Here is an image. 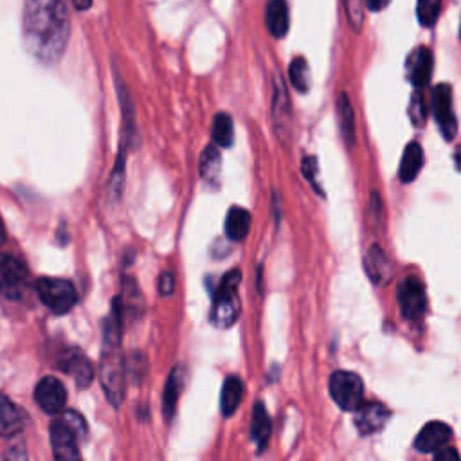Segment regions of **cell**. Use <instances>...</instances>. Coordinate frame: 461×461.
I'll list each match as a JSON object with an SVG mask.
<instances>
[{"label":"cell","mask_w":461,"mask_h":461,"mask_svg":"<svg viewBox=\"0 0 461 461\" xmlns=\"http://www.w3.org/2000/svg\"><path fill=\"white\" fill-rule=\"evenodd\" d=\"M22 38L34 59L43 65L58 63L70 38L68 5L59 0H27L22 14Z\"/></svg>","instance_id":"obj_1"},{"label":"cell","mask_w":461,"mask_h":461,"mask_svg":"<svg viewBox=\"0 0 461 461\" xmlns=\"http://www.w3.org/2000/svg\"><path fill=\"white\" fill-rule=\"evenodd\" d=\"M122 321L124 303L121 297H113L108 317L103 321V342L99 357V382L108 403L119 409L124 400L126 384V362L122 357Z\"/></svg>","instance_id":"obj_2"},{"label":"cell","mask_w":461,"mask_h":461,"mask_svg":"<svg viewBox=\"0 0 461 461\" xmlns=\"http://www.w3.org/2000/svg\"><path fill=\"white\" fill-rule=\"evenodd\" d=\"M241 281V272L238 268L229 270L218 288L212 292V306L209 312V321L214 328L225 330L230 328L240 315V295L238 285Z\"/></svg>","instance_id":"obj_3"},{"label":"cell","mask_w":461,"mask_h":461,"mask_svg":"<svg viewBox=\"0 0 461 461\" xmlns=\"http://www.w3.org/2000/svg\"><path fill=\"white\" fill-rule=\"evenodd\" d=\"M38 299L56 315L68 313L77 304V292L72 281L61 277H40L34 283Z\"/></svg>","instance_id":"obj_4"},{"label":"cell","mask_w":461,"mask_h":461,"mask_svg":"<svg viewBox=\"0 0 461 461\" xmlns=\"http://www.w3.org/2000/svg\"><path fill=\"white\" fill-rule=\"evenodd\" d=\"M330 396L342 411H357L362 405L364 382L353 371H335L328 382Z\"/></svg>","instance_id":"obj_5"},{"label":"cell","mask_w":461,"mask_h":461,"mask_svg":"<svg viewBox=\"0 0 461 461\" xmlns=\"http://www.w3.org/2000/svg\"><path fill=\"white\" fill-rule=\"evenodd\" d=\"M54 366L65 375L72 376L74 384L79 389H86L94 380V367L88 357L76 346H65L56 355Z\"/></svg>","instance_id":"obj_6"},{"label":"cell","mask_w":461,"mask_h":461,"mask_svg":"<svg viewBox=\"0 0 461 461\" xmlns=\"http://www.w3.org/2000/svg\"><path fill=\"white\" fill-rule=\"evenodd\" d=\"M29 270L23 259L9 254H0V295L18 301L23 295Z\"/></svg>","instance_id":"obj_7"},{"label":"cell","mask_w":461,"mask_h":461,"mask_svg":"<svg viewBox=\"0 0 461 461\" xmlns=\"http://www.w3.org/2000/svg\"><path fill=\"white\" fill-rule=\"evenodd\" d=\"M396 301L403 319L418 321L427 310V294L423 283L414 276L405 277L396 288Z\"/></svg>","instance_id":"obj_8"},{"label":"cell","mask_w":461,"mask_h":461,"mask_svg":"<svg viewBox=\"0 0 461 461\" xmlns=\"http://www.w3.org/2000/svg\"><path fill=\"white\" fill-rule=\"evenodd\" d=\"M49 438L54 461H83L77 447V436L59 416L49 425Z\"/></svg>","instance_id":"obj_9"},{"label":"cell","mask_w":461,"mask_h":461,"mask_svg":"<svg viewBox=\"0 0 461 461\" xmlns=\"http://www.w3.org/2000/svg\"><path fill=\"white\" fill-rule=\"evenodd\" d=\"M272 121L277 137L283 142L290 140L292 133V104L286 92L285 79L276 74L274 76V92H272Z\"/></svg>","instance_id":"obj_10"},{"label":"cell","mask_w":461,"mask_h":461,"mask_svg":"<svg viewBox=\"0 0 461 461\" xmlns=\"http://www.w3.org/2000/svg\"><path fill=\"white\" fill-rule=\"evenodd\" d=\"M432 113L447 140H452L457 130L454 106H452V88L447 83H439L432 90Z\"/></svg>","instance_id":"obj_11"},{"label":"cell","mask_w":461,"mask_h":461,"mask_svg":"<svg viewBox=\"0 0 461 461\" xmlns=\"http://www.w3.org/2000/svg\"><path fill=\"white\" fill-rule=\"evenodd\" d=\"M34 402L45 414H59L67 403V389L63 382L52 375L40 378L34 387Z\"/></svg>","instance_id":"obj_12"},{"label":"cell","mask_w":461,"mask_h":461,"mask_svg":"<svg viewBox=\"0 0 461 461\" xmlns=\"http://www.w3.org/2000/svg\"><path fill=\"white\" fill-rule=\"evenodd\" d=\"M452 438V429L443 421H429L416 436L414 447L425 454H436L447 448Z\"/></svg>","instance_id":"obj_13"},{"label":"cell","mask_w":461,"mask_h":461,"mask_svg":"<svg viewBox=\"0 0 461 461\" xmlns=\"http://www.w3.org/2000/svg\"><path fill=\"white\" fill-rule=\"evenodd\" d=\"M389 418V411L380 402H366L355 411V425L362 436L378 432Z\"/></svg>","instance_id":"obj_14"},{"label":"cell","mask_w":461,"mask_h":461,"mask_svg":"<svg viewBox=\"0 0 461 461\" xmlns=\"http://www.w3.org/2000/svg\"><path fill=\"white\" fill-rule=\"evenodd\" d=\"M185 366L178 364L175 366L167 378H166V384H164V393H162V414H164V420L166 421H171L173 416H175V411H176V402H178V396L184 389V384H185Z\"/></svg>","instance_id":"obj_15"},{"label":"cell","mask_w":461,"mask_h":461,"mask_svg":"<svg viewBox=\"0 0 461 461\" xmlns=\"http://www.w3.org/2000/svg\"><path fill=\"white\" fill-rule=\"evenodd\" d=\"M25 412L7 394L0 393V438H13L25 427Z\"/></svg>","instance_id":"obj_16"},{"label":"cell","mask_w":461,"mask_h":461,"mask_svg":"<svg viewBox=\"0 0 461 461\" xmlns=\"http://www.w3.org/2000/svg\"><path fill=\"white\" fill-rule=\"evenodd\" d=\"M243 393H245V385L238 375H229L223 380L221 394H220V412L223 418H230L238 411L243 400Z\"/></svg>","instance_id":"obj_17"},{"label":"cell","mask_w":461,"mask_h":461,"mask_svg":"<svg viewBox=\"0 0 461 461\" xmlns=\"http://www.w3.org/2000/svg\"><path fill=\"white\" fill-rule=\"evenodd\" d=\"M366 272H367L369 279L380 286H384L393 276L391 261H389L387 254L378 245H373L366 256Z\"/></svg>","instance_id":"obj_18"},{"label":"cell","mask_w":461,"mask_h":461,"mask_svg":"<svg viewBox=\"0 0 461 461\" xmlns=\"http://www.w3.org/2000/svg\"><path fill=\"white\" fill-rule=\"evenodd\" d=\"M200 176L207 185L218 187L221 178V155L216 144H207L200 155Z\"/></svg>","instance_id":"obj_19"},{"label":"cell","mask_w":461,"mask_h":461,"mask_svg":"<svg viewBox=\"0 0 461 461\" xmlns=\"http://www.w3.org/2000/svg\"><path fill=\"white\" fill-rule=\"evenodd\" d=\"M265 25L274 38H283L290 25L288 5L283 0H270L265 7Z\"/></svg>","instance_id":"obj_20"},{"label":"cell","mask_w":461,"mask_h":461,"mask_svg":"<svg viewBox=\"0 0 461 461\" xmlns=\"http://www.w3.org/2000/svg\"><path fill=\"white\" fill-rule=\"evenodd\" d=\"M272 430L270 416L263 405V402H256L252 409V420H250V438L256 443L258 452H263Z\"/></svg>","instance_id":"obj_21"},{"label":"cell","mask_w":461,"mask_h":461,"mask_svg":"<svg viewBox=\"0 0 461 461\" xmlns=\"http://www.w3.org/2000/svg\"><path fill=\"white\" fill-rule=\"evenodd\" d=\"M250 221H252V216L245 207H240V205L230 207L225 218V236L232 241L245 240L250 230Z\"/></svg>","instance_id":"obj_22"},{"label":"cell","mask_w":461,"mask_h":461,"mask_svg":"<svg viewBox=\"0 0 461 461\" xmlns=\"http://www.w3.org/2000/svg\"><path fill=\"white\" fill-rule=\"evenodd\" d=\"M423 166V149L418 142H409L407 148L403 149L400 167H398V176L402 182H412L420 169Z\"/></svg>","instance_id":"obj_23"},{"label":"cell","mask_w":461,"mask_h":461,"mask_svg":"<svg viewBox=\"0 0 461 461\" xmlns=\"http://www.w3.org/2000/svg\"><path fill=\"white\" fill-rule=\"evenodd\" d=\"M432 56L427 47H420L409 59V76L414 86H425L430 79Z\"/></svg>","instance_id":"obj_24"},{"label":"cell","mask_w":461,"mask_h":461,"mask_svg":"<svg viewBox=\"0 0 461 461\" xmlns=\"http://www.w3.org/2000/svg\"><path fill=\"white\" fill-rule=\"evenodd\" d=\"M212 144L218 148H230L234 142V122L232 117L225 112H220L212 119V130H211Z\"/></svg>","instance_id":"obj_25"},{"label":"cell","mask_w":461,"mask_h":461,"mask_svg":"<svg viewBox=\"0 0 461 461\" xmlns=\"http://www.w3.org/2000/svg\"><path fill=\"white\" fill-rule=\"evenodd\" d=\"M337 113H339L340 133H342L346 144H353L355 142V117H353V108H351V103H349V97L346 92L339 94Z\"/></svg>","instance_id":"obj_26"},{"label":"cell","mask_w":461,"mask_h":461,"mask_svg":"<svg viewBox=\"0 0 461 461\" xmlns=\"http://www.w3.org/2000/svg\"><path fill=\"white\" fill-rule=\"evenodd\" d=\"M288 77L297 92H308L310 88V67L304 58L297 56L288 67Z\"/></svg>","instance_id":"obj_27"},{"label":"cell","mask_w":461,"mask_h":461,"mask_svg":"<svg viewBox=\"0 0 461 461\" xmlns=\"http://www.w3.org/2000/svg\"><path fill=\"white\" fill-rule=\"evenodd\" d=\"M439 11H441V2H436V0H421L416 5L418 20L425 27L436 23V20L439 16Z\"/></svg>","instance_id":"obj_28"},{"label":"cell","mask_w":461,"mask_h":461,"mask_svg":"<svg viewBox=\"0 0 461 461\" xmlns=\"http://www.w3.org/2000/svg\"><path fill=\"white\" fill-rule=\"evenodd\" d=\"M61 418H63V420L67 421V425L74 430V434L77 436V439H83V438L86 436L88 427H86L85 418H83L79 412H76V411H65V412L61 414Z\"/></svg>","instance_id":"obj_29"},{"label":"cell","mask_w":461,"mask_h":461,"mask_svg":"<svg viewBox=\"0 0 461 461\" xmlns=\"http://www.w3.org/2000/svg\"><path fill=\"white\" fill-rule=\"evenodd\" d=\"M2 461H29V454H27V447H25V441L18 439L14 443H11L4 456H2Z\"/></svg>","instance_id":"obj_30"},{"label":"cell","mask_w":461,"mask_h":461,"mask_svg":"<svg viewBox=\"0 0 461 461\" xmlns=\"http://www.w3.org/2000/svg\"><path fill=\"white\" fill-rule=\"evenodd\" d=\"M411 119L414 124H423L425 121V110H423V99L420 94L412 95V103H411Z\"/></svg>","instance_id":"obj_31"},{"label":"cell","mask_w":461,"mask_h":461,"mask_svg":"<svg viewBox=\"0 0 461 461\" xmlns=\"http://www.w3.org/2000/svg\"><path fill=\"white\" fill-rule=\"evenodd\" d=\"M344 7H346V13H349L351 25L358 31V27L362 25V7H360V4L358 2H348V4H344Z\"/></svg>","instance_id":"obj_32"},{"label":"cell","mask_w":461,"mask_h":461,"mask_svg":"<svg viewBox=\"0 0 461 461\" xmlns=\"http://www.w3.org/2000/svg\"><path fill=\"white\" fill-rule=\"evenodd\" d=\"M175 290V277L171 272H162L158 277V292L160 295H171Z\"/></svg>","instance_id":"obj_33"},{"label":"cell","mask_w":461,"mask_h":461,"mask_svg":"<svg viewBox=\"0 0 461 461\" xmlns=\"http://www.w3.org/2000/svg\"><path fill=\"white\" fill-rule=\"evenodd\" d=\"M301 169H303L304 176L313 182V176L317 173V160H315V157H304V160L301 164Z\"/></svg>","instance_id":"obj_34"},{"label":"cell","mask_w":461,"mask_h":461,"mask_svg":"<svg viewBox=\"0 0 461 461\" xmlns=\"http://www.w3.org/2000/svg\"><path fill=\"white\" fill-rule=\"evenodd\" d=\"M434 461H461V459H459V454H457L456 448L447 447V448L434 454Z\"/></svg>","instance_id":"obj_35"},{"label":"cell","mask_w":461,"mask_h":461,"mask_svg":"<svg viewBox=\"0 0 461 461\" xmlns=\"http://www.w3.org/2000/svg\"><path fill=\"white\" fill-rule=\"evenodd\" d=\"M454 164H456V169L461 171V146H457L454 151Z\"/></svg>","instance_id":"obj_36"},{"label":"cell","mask_w":461,"mask_h":461,"mask_svg":"<svg viewBox=\"0 0 461 461\" xmlns=\"http://www.w3.org/2000/svg\"><path fill=\"white\" fill-rule=\"evenodd\" d=\"M366 5H367L369 9H375V11H378V9H384V7L387 5V0H384V2H371V0H369Z\"/></svg>","instance_id":"obj_37"},{"label":"cell","mask_w":461,"mask_h":461,"mask_svg":"<svg viewBox=\"0 0 461 461\" xmlns=\"http://www.w3.org/2000/svg\"><path fill=\"white\" fill-rule=\"evenodd\" d=\"M7 240V234H5V227H4V221L0 218V245H4Z\"/></svg>","instance_id":"obj_38"},{"label":"cell","mask_w":461,"mask_h":461,"mask_svg":"<svg viewBox=\"0 0 461 461\" xmlns=\"http://www.w3.org/2000/svg\"><path fill=\"white\" fill-rule=\"evenodd\" d=\"M92 5V2H74L76 9H88Z\"/></svg>","instance_id":"obj_39"},{"label":"cell","mask_w":461,"mask_h":461,"mask_svg":"<svg viewBox=\"0 0 461 461\" xmlns=\"http://www.w3.org/2000/svg\"><path fill=\"white\" fill-rule=\"evenodd\" d=\"M459 34H461V31H459Z\"/></svg>","instance_id":"obj_40"}]
</instances>
